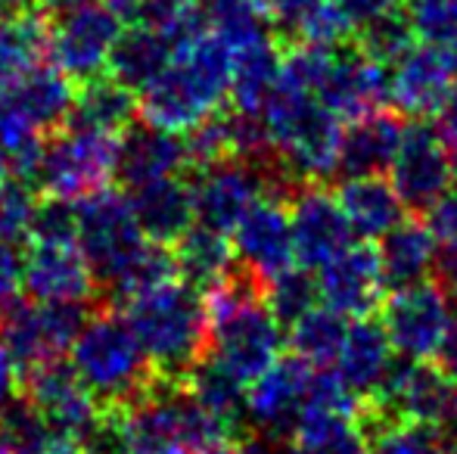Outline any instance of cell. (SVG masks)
I'll list each match as a JSON object with an SVG mask.
<instances>
[{
    "label": "cell",
    "instance_id": "cell-1",
    "mask_svg": "<svg viewBox=\"0 0 457 454\" xmlns=\"http://www.w3.org/2000/svg\"><path fill=\"white\" fill-rule=\"evenodd\" d=\"M230 78L234 50L203 25L178 44L169 66L137 91V115L165 131L187 134L212 112L224 110Z\"/></svg>",
    "mask_w": 457,
    "mask_h": 454
},
{
    "label": "cell",
    "instance_id": "cell-2",
    "mask_svg": "<svg viewBox=\"0 0 457 454\" xmlns=\"http://www.w3.org/2000/svg\"><path fill=\"white\" fill-rule=\"evenodd\" d=\"M268 140L280 171L295 184H324L339 171L343 119L330 112L312 91L277 78L262 106Z\"/></svg>",
    "mask_w": 457,
    "mask_h": 454
},
{
    "label": "cell",
    "instance_id": "cell-3",
    "mask_svg": "<svg viewBox=\"0 0 457 454\" xmlns=\"http://www.w3.org/2000/svg\"><path fill=\"white\" fill-rule=\"evenodd\" d=\"M125 318L162 380L184 383L187 374L209 355L203 293L181 277L125 302Z\"/></svg>",
    "mask_w": 457,
    "mask_h": 454
},
{
    "label": "cell",
    "instance_id": "cell-4",
    "mask_svg": "<svg viewBox=\"0 0 457 454\" xmlns=\"http://www.w3.org/2000/svg\"><path fill=\"white\" fill-rule=\"evenodd\" d=\"M72 367L103 411H125L159 380L121 309L94 311L72 345Z\"/></svg>",
    "mask_w": 457,
    "mask_h": 454
},
{
    "label": "cell",
    "instance_id": "cell-5",
    "mask_svg": "<svg viewBox=\"0 0 457 454\" xmlns=\"http://www.w3.org/2000/svg\"><path fill=\"white\" fill-rule=\"evenodd\" d=\"M119 144L121 134L66 121L44 137L41 169L35 177L37 190H44V196L79 202L109 187V181L119 177Z\"/></svg>",
    "mask_w": 457,
    "mask_h": 454
},
{
    "label": "cell",
    "instance_id": "cell-6",
    "mask_svg": "<svg viewBox=\"0 0 457 454\" xmlns=\"http://www.w3.org/2000/svg\"><path fill=\"white\" fill-rule=\"evenodd\" d=\"M94 315V302H37L16 299L0 315V340L6 343L19 374L72 351Z\"/></svg>",
    "mask_w": 457,
    "mask_h": 454
},
{
    "label": "cell",
    "instance_id": "cell-7",
    "mask_svg": "<svg viewBox=\"0 0 457 454\" xmlns=\"http://www.w3.org/2000/svg\"><path fill=\"white\" fill-rule=\"evenodd\" d=\"M193 200H196V225L230 236L243 215L253 209L265 190H295V184L280 171V165H259L246 159H224L203 171H193Z\"/></svg>",
    "mask_w": 457,
    "mask_h": 454
},
{
    "label": "cell",
    "instance_id": "cell-8",
    "mask_svg": "<svg viewBox=\"0 0 457 454\" xmlns=\"http://www.w3.org/2000/svg\"><path fill=\"white\" fill-rule=\"evenodd\" d=\"M79 215V246L91 265L96 284L106 290L109 280L128 265L134 252L146 243L128 194L103 187L75 202Z\"/></svg>",
    "mask_w": 457,
    "mask_h": 454
},
{
    "label": "cell",
    "instance_id": "cell-9",
    "mask_svg": "<svg viewBox=\"0 0 457 454\" xmlns=\"http://www.w3.org/2000/svg\"><path fill=\"white\" fill-rule=\"evenodd\" d=\"M121 31H125V19L109 4L91 0L85 6H75L50 19V60L75 85H85L106 72Z\"/></svg>",
    "mask_w": 457,
    "mask_h": 454
},
{
    "label": "cell",
    "instance_id": "cell-10",
    "mask_svg": "<svg viewBox=\"0 0 457 454\" xmlns=\"http://www.w3.org/2000/svg\"><path fill=\"white\" fill-rule=\"evenodd\" d=\"M383 327L392 349L411 361L439 358V349L452 330V299L436 280H423L408 290H395L383 299Z\"/></svg>",
    "mask_w": 457,
    "mask_h": 454
},
{
    "label": "cell",
    "instance_id": "cell-11",
    "mask_svg": "<svg viewBox=\"0 0 457 454\" xmlns=\"http://www.w3.org/2000/svg\"><path fill=\"white\" fill-rule=\"evenodd\" d=\"M295 190L271 187L253 202L243 221L237 225L234 255L246 271H253L262 284H271L277 274L295 265L293 219H289V200Z\"/></svg>",
    "mask_w": 457,
    "mask_h": 454
},
{
    "label": "cell",
    "instance_id": "cell-12",
    "mask_svg": "<svg viewBox=\"0 0 457 454\" xmlns=\"http://www.w3.org/2000/svg\"><path fill=\"white\" fill-rule=\"evenodd\" d=\"M314 367L299 355H280L246 392L249 430L268 439H289L308 405Z\"/></svg>",
    "mask_w": 457,
    "mask_h": 454
},
{
    "label": "cell",
    "instance_id": "cell-13",
    "mask_svg": "<svg viewBox=\"0 0 457 454\" xmlns=\"http://www.w3.org/2000/svg\"><path fill=\"white\" fill-rule=\"evenodd\" d=\"M392 187L411 212H427L448 190L454 169L436 125L414 119L404 125V137L392 159Z\"/></svg>",
    "mask_w": 457,
    "mask_h": 454
},
{
    "label": "cell",
    "instance_id": "cell-14",
    "mask_svg": "<svg viewBox=\"0 0 457 454\" xmlns=\"http://www.w3.org/2000/svg\"><path fill=\"white\" fill-rule=\"evenodd\" d=\"M289 219H293L295 261L308 271H318L327 261L352 246V225L339 206L337 194L324 184H302L289 200Z\"/></svg>",
    "mask_w": 457,
    "mask_h": 454
},
{
    "label": "cell",
    "instance_id": "cell-15",
    "mask_svg": "<svg viewBox=\"0 0 457 454\" xmlns=\"http://www.w3.org/2000/svg\"><path fill=\"white\" fill-rule=\"evenodd\" d=\"M22 395L44 414V420L56 433H69V436L79 439L100 420L103 411L100 401L91 395V389L81 383L79 370L62 361V358L25 370Z\"/></svg>",
    "mask_w": 457,
    "mask_h": 454
},
{
    "label": "cell",
    "instance_id": "cell-16",
    "mask_svg": "<svg viewBox=\"0 0 457 454\" xmlns=\"http://www.w3.org/2000/svg\"><path fill=\"white\" fill-rule=\"evenodd\" d=\"M75 91H79V85L54 60L0 75V106L35 125L44 137L69 121L75 106Z\"/></svg>",
    "mask_w": 457,
    "mask_h": 454
},
{
    "label": "cell",
    "instance_id": "cell-17",
    "mask_svg": "<svg viewBox=\"0 0 457 454\" xmlns=\"http://www.w3.org/2000/svg\"><path fill=\"white\" fill-rule=\"evenodd\" d=\"M96 277L72 243H29L22 259V290L37 302H94Z\"/></svg>",
    "mask_w": 457,
    "mask_h": 454
},
{
    "label": "cell",
    "instance_id": "cell-18",
    "mask_svg": "<svg viewBox=\"0 0 457 454\" xmlns=\"http://www.w3.org/2000/svg\"><path fill=\"white\" fill-rule=\"evenodd\" d=\"M318 100L339 119H361L373 110H383L389 100V72L383 62L370 60L355 44L352 47L339 44L318 87Z\"/></svg>",
    "mask_w": 457,
    "mask_h": 454
},
{
    "label": "cell",
    "instance_id": "cell-19",
    "mask_svg": "<svg viewBox=\"0 0 457 454\" xmlns=\"http://www.w3.org/2000/svg\"><path fill=\"white\" fill-rule=\"evenodd\" d=\"M318 290L324 305L345 318H367L383 305L386 280L377 246L358 243L318 268Z\"/></svg>",
    "mask_w": 457,
    "mask_h": 454
},
{
    "label": "cell",
    "instance_id": "cell-20",
    "mask_svg": "<svg viewBox=\"0 0 457 454\" xmlns=\"http://www.w3.org/2000/svg\"><path fill=\"white\" fill-rule=\"evenodd\" d=\"M454 94V69L452 56L439 47H411L389 72V103L411 119H429L439 115L448 97Z\"/></svg>",
    "mask_w": 457,
    "mask_h": 454
},
{
    "label": "cell",
    "instance_id": "cell-21",
    "mask_svg": "<svg viewBox=\"0 0 457 454\" xmlns=\"http://www.w3.org/2000/svg\"><path fill=\"white\" fill-rule=\"evenodd\" d=\"M128 202L146 240L162 243V246H175L196 221L190 175H171L128 187Z\"/></svg>",
    "mask_w": 457,
    "mask_h": 454
},
{
    "label": "cell",
    "instance_id": "cell-22",
    "mask_svg": "<svg viewBox=\"0 0 457 454\" xmlns=\"http://www.w3.org/2000/svg\"><path fill=\"white\" fill-rule=\"evenodd\" d=\"M171 175H190L187 140L150 121H134L119 144V181L125 187H137Z\"/></svg>",
    "mask_w": 457,
    "mask_h": 454
},
{
    "label": "cell",
    "instance_id": "cell-23",
    "mask_svg": "<svg viewBox=\"0 0 457 454\" xmlns=\"http://www.w3.org/2000/svg\"><path fill=\"white\" fill-rule=\"evenodd\" d=\"M439 249H442L439 240L427 227V221H417V219L398 221L377 243L386 290L392 293L408 290V286H417L433 277L436 261H439Z\"/></svg>",
    "mask_w": 457,
    "mask_h": 454
},
{
    "label": "cell",
    "instance_id": "cell-24",
    "mask_svg": "<svg viewBox=\"0 0 457 454\" xmlns=\"http://www.w3.org/2000/svg\"><path fill=\"white\" fill-rule=\"evenodd\" d=\"M392 351L395 349H392V340L379 318H355V324H349L345 330L343 349L337 355V376L352 395L367 399L389 374L392 361H395Z\"/></svg>",
    "mask_w": 457,
    "mask_h": 454
},
{
    "label": "cell",
    "instance_id": "cell-25",
    "mask_svg": "<svg viewBox=\"0 0 457 454\" xmlns=\"http://www.w3.org/2000/svg\"><path fill=\"white\" fill-rule=\"evenodd\" d=\"M404 137V125L395 112L373 110L352 119L343 131V150H339V171L345 177L361 175H383L392 169L398 146Z\"/></svg>",
    "mask_w": 457,
    "mask_h": 454
},
{
    "label": "cell",
    "instance_id": "cell-26",
    "mask_svg": "<svg viewBox=\"0 0 457 454\" xmlns=\"http://www.w3.org/2000/svg\"><path fill=\"white\" fill-rule=\"evenodd\" d=\"M333 194H337L352 230H355L358 236H364V240H379V236L389 234V230L402 221V212H404L402 196H398L395 187L386 184L379 175L345 177Z\"/></svg>",
    "mask_w": 457,
    "mask_h": 454
},
{
    "label": "cell",
    "instance_id": "cell-27",
    "mask_svg": "<svg viewBox=\"0 0 457 454\" xmlns=\"http://www.w3.org/2000/svg\"><path fill=\"white\" fill-rule=\"evenodd\" d=\"M289 442V454H370L358 414L330 408H305Z\"/></svg>",
    "mask_w": 457,
    "mask_h": 454
},
{
    "label": "cell",
    "instance_id": "cell-28",
    "mask_svg": "<svg viewBox=\"0 0 457 454\" xmlns=\"http://www.w3.org/2000/svg\"><path fill=\"white\" fill-rule=\"evenodd\" d=\"M137 119V97L109 72L79 85L69 121L106 134H125Z\"/></svg>",
    "mask_w": 457,
    "mask_h": 454
},
{
    "label": "cell",
    "instance_id": "cell-29",
    "mask_svg": "<svg viewBox=\"0 0 457 454\" xmlns=\"http://www.w3.org/2000/svg\"><path fill=\"white\" fill-rule=\"evenodd\" d=\"M283 54L277 37H262L234 50V78H230V103L243 112H262L268 94L280 78Z\"/></svg>",
    "mask_w": 457,
    "mask_h": 454
},
{
    "label": "cell",
    "instance_id": "cell-30",
    "mask_svg": "<svg viewBox=\"0 0 457 454\" xmlns=\"http://www.w3.org/2000/svg\"><path fill=\"white\" fill-rule=\"evenodd\" d=\"M184 386L203 408H209L212 414H218L221 420L234 424L237 430L249 433L246 380H240V376H237L228 364L218 361L215 355H205L203 361L187 374Z\"/></svg>",
    "mask_w": 457,
    "mask_h": 454
},
{
    "label": "cell",
    "instance_id": "cell-31",
    "mask_svg": "<svg viewBox=\"0 0 457 454\" xmlns=\"http://www.w3.org/2000/svg\"><path fill=\"white\" fill-rule=\"evenodd\" d=\"M175 255H178L181 280L196 286L199 293H205L209 286H215L218 280H224L237 265L234 246H230L228 236L203 225L190 227L181 240L175 243Z\"/></svg>",
    "mask_w": 457,
    "mask_h": 454
},
{
    "label": "cell",
    "instance_id": "cell-32",
    "mask_svg": "<svg viewBox=\"0 0 457 454\" xmlns=\"http://www.w3.org/2000/svg\"><path fill=\"white\" fill-rule=\"evenodd\" d=\"M50 60V16L35 4L0 22V75Z\"/></svg>",
    "mask_w": 457,
    "mask_h": 454
},
{
    "label": "cell",
    "instance_id": "cell-33",
    "mask_svg": "<svg viewBox=\"0 0 457 454\" xmlns=\"http://www.w3.org/2000/svg\"><path fill=\"white\" fill-rule=\"evenodd\" d=\"M181 271H178V255L175 246H162V243L146 240L137 252L128 259V265L109 280L106 296L112 302V309H121L125 302H131L134 296L146 290H156V286L169 284V280H178Z\"/></svg>",
    "mask_w": 457,
    "mask_h": 454
},
{
    "label": "cell",
    "instance_id": "cell-34",
    "mask_svg": "<svg viewBox=\"0 0 457 454\" xmlns=\"http://www.w3.org/2000/svg\"><path fill=\"white\" fill-rule=\"evenodd\" d=\"M196 10L205 29L221 37L230 50L271 35V19L262 0H199Z\"/></svg>",
    "mask_w": 457,
    "mask_h": 454
},
{
    "label": "cell",
    "instance_id": "cell-35",
    "mask_svg": "<svg viewBox=\"0 0 457 454\" xmlns=\"http://www.w3.org/2000/svg\"><path fill=\"white\" fill-rule=\"evenodd\" d=\"M345 330H349L345 315L333 311L330 305H324V309L314 305L299 321L289 324V349L302 361L312 364V367H327V364L337 361L345 340Z\"/></svg>",
    "mask_w": 457,
    "mask_h": 454
},
{
    "label": "cell",
    "instance_id": "cell-36",
    "mask_svg": "<svg viewBox=\"0 0 457 454\" xmlns=\"http://www.w3.org/2000/svg\"><path fill=\"white\" fill-rule=\"evenodd\" d=\"M41 156L44 134L6 106H0V181L16 177V181L35 184Z\"/></svg>",
    "mask_w": 457,
    "mask_h": 454
},
{
    "label": "cell",
    "instance_id": "cell-37",
    "mask_svg": "<svg viewBox=\"0 0 457 454\" xmlns=\"http://www.w3.org/2000/svg\"><path fill=\"white\" fill-rule=\"evenodd\" d=\"M414 29H411V19L404 12V6L386 12V16L373 19L370 25H364L361 31H355L352 44H355L361 54H367L370 60L383 62V66H392L398 62L411 47H414Z\"/></svg>",
    "mask_w": 457,
    "mask_h": 454
},
{
    "label": "cell",
    "instance_id": "cell-38",
    "mask_svg": "<svg viewBox=\"0 0 457 454\" xmlns=\"http://www.w3.org/2000/svg\"><path fill=\"white\" fill-rule=\"evenodd\" d=\"M54 433L44 414L25 395H19L0 414V454H41Z\"/></svg>",
    "mask_w": 457,
    "mask_h": 454
},
{
    "label": "cell",
    "instance_id": "cell-39",
    "mask_svg": "<svg viewBox=\"0 0 457 454\" xmlns=\"http://www.w3.org/2000/svg\"><path fill=\"white\" fill-rule=\"evenodd\" d=\"M320 299L318 277L308 268H287L283 274H277L271 284L265 286V302L268 309L277 315V321L283 327L299 321L305 311H312Z\"/></svg>",
    "mask_w": 457,
    "mask_h": 454
},
{
    "label": "cell",
    "instance_id": "cell-40",
    "mask_svg": "<svg viewBox=\"0 0 457 454\" xmlns=\"http://www.w3.org/2000/svg\"><path fill=\"white\" fill-rule=\"evenodd\" d=\"M37 194L35 184L6 177L0 181V240L6 243H29L31 221L37 212Z\"/></svg>",
    "mask_w": 457,
    "mask_h": 454
},
{
    "label": "cell",
    "instance_id": "cell-41",
    "mask_svg": "<svg viewBox=\"0 0 457 454\" xmlns=\"http://www.w3.org/2000/svg\"><path fill=\"white\" fill-rule=\"evenodd\" d=\"M404 12L417 41L439 50L457 44V0H408Z\"/></svg>",
    "mask_w": 457,
    "mask_h": 454
},
{
    "label": "cell",
    "instance_id": "cell-42",
    "mask_svg": "<svg viewBox=\"0 0 457 454\" xmlns=\"http://www.w3.org/2000/svg\"><path fill=\"white\" fill-rule=\"evenodd\" d=\"M370 454H452L439 430L417 424H398L379 433L370 442Z\"/></svg>",
    "mask_w": 457,
    "mask_h": 454
},
{
    "label": "cell",
    "instance_id": "cell-43",
    "mask_svg": "<svg viewBox=\"0 0 457 454\" xmlns=\"http://www.w3.org/2000/svg\"><path fill=\"white\" fill-rule=\"evenodd\" d=\"M79 240V215L72 200L44 196L37 202L35 221H31L29 243H72Z\"/></svg>",
    "mask_w": 457,
    "mask_h": 454
},
{
    "label": "cell",
    "instance_id": "cell-44",
    "mask_svg": "<svg viewBox=\"0 0 457 454\" xmlns=\"http://www.w3.org/2000/svg\"><path fill=\"white\" fill-rule=\"evenodd\" d=\"M320 0H262L268 19H271V29L277 31V41L293 44L299 35L302 22H305L308 12L318 6Z\"/></svg>",
    "mask_w": 457,
    "mask_h": 454
},
{
    "label": "cell",
    "instance_id": "cell-45",
    "mask_svg": "<svg viewBox=\"0 0 457 454\" xmlns=\"http://www.w3.org/2000/svg\"><path fill=\"white\" fill-rule=\"evenodd\" d=\"M427 227L439 240V246L457 249V187H448L433 206L427 209Z\"/></svg>",
    "mask_w": 457,
    "mask_h": 454
},
{
    "label": "cell",
    "instance_id": "cell-46",
    "mask_svg": "<svg viewBox=\"0 0 457 454\" xmlns=\"http://www.w3.org/2000/svg\"><path fill=\"white\" fill-rule=\"evenodd\" d=\"M22 290V255L16 243L0 240V315L19 299Z\"/></svg>",
    "mask_w": 457,
    "mask_h": 454
},
{
    "label": "cell",
    "instance_id": "cell-47",
    "mask_svg": "<svg viewBox=\"0 0 457 454\" xmlns=\"http://www.w3.org/2000/svg\"><path fill=\"white\" fill-rule=\"evenodd\" d=\"M333 4L339 6V12H343L345 22H349V29H352V37H355V31H361L364 25L373 22V19L398 10L402 0H333Z\"/></svg>",
    "mask_w": 457,
    "mask_h": 454
},
{
    "label": "cell",
    "instance_id": "cell-48",
    "mask_svg": "<svg viewBox=\"0 0 457 454\" xmlns=\"http://www.w3.org/2000/svg\"><path fill=\"white\" fill-rule=\"evenodd\" d=\"M196 4L199 0H140V12L134 22H175Z\"/></svg>",
    "mask_w": 457,
    "mask_h": 454
},
{
    "label": "cell",
    "instance_id": "cell-49",
    "mask_svg": "<svg viewBox=\"0 0 457 454\" xmlns=\"http://www.w3.org/2000/svg\"><path fill=\"white\" fill-rule=\"evenodd\" d=\"M19 395H22V374H19L6 343L0 340V414H4Z\"/></svg>",
    "mask_w": 457,
    "mask_h": 454
},
{
    "label": "cell",
    "instance_id": "cell-50",
    "mask_svg": "<svg viewBox=\"0 0 457 454\" xmlns=\"http://www.w3.org/2000/svg\"><path fill=\"white\" fill-rule=\"evenodd\" d=\"M436 131H439L442 144H445L448 159H452V169L457 175V94H452L448 103L442 106L439 115H436Z\"/></svg>",
    "mask_w": 457,
    "mask_h": 454
},
{
    "label": "cell",
    "instance_id": "cell-51",
    "mask_svg": "<svg viewBox=\"0 0 457 454\" xmlns=\"http://www.w3.org/2000/svg\"><path fill=\"white\" fill-rule=\"evenodd\" d=\"M433 280L448 293V296L457 299V249H439V261H436Z\"/></svg>",
    "mask_w": 457,
    "mask_h": 454
},
{
    "label": "cell",
    "instance_id": "cell-52",
    "mask_svg": "<svg viewBox=\"0 0 457 454\" xmlns=\"http://www.w3.org/2000/svg\"><path fill=\"white\" fill-rule=\"evenodd\" d=\"M41 454H87L85 442L79 436H69V433H54L50 442L44 445Z\"/></svg>",
    "mask_w": 457,
    "mask_h": 454
},
{
    "label": "cell",
    "instance_id": "cell-53",
    "mask_svg": "<svg viewBox=\"0 0 457 454\" xmlns=\"http://www.w3.org/2000/svg\"><path fill=\"white\" fill-rule=\"evenodd\" d=\"M439 367L457 383V321L452 324V330H448L445 343L439 349Z\"/></svg>",
    "mask_w": 457,
    "mask_h": 454
},
{
    "label": "cell",
    "instance_id": "cell-54",
    "mask_svg": "<svg viewBox=\"0 0 457 454\" xmlns=\"http://www.w3.org/2000/svg\"><path fill=\"white\" fill-rule=\"evenodd\" d=\"M230 454H287L280 449V442L277 439H268V436H259V439H243L240 445H237Z\"/></svg>",
    "mask_w": 457,
    "mask_h": 454
},
{
    "label": "cell",
    "instance_id": "cell-55",
    "mask_svg": "<svg viewBox=\"0 0 457 454\" xmlns=\"http://www.w3.org/2000/svg\"><path fill=\"white\" fill-rule=\"evenodd\" d=\"M31 4H35L41 12H47L50 19H54V16H60V12L75 10V6H85V4H91V0H31Z\"/></svg>",
    "mask_w": 457,
    "mask_h": 454
},
{
    "label": "cell",
    "instance_id": "cell-56",
    "mask_svg": "<svg viewBox=\"0 0 457 454\" xmlns=\"http://www.w3.org/2000/svg\"><path fill=\"white\" fill-rule=\"evenodd\" d=\"M103 4H109L121 19H128V22H134L140 12V0H103Z\"/></svg>",
    "mask_w": 457,
    "mask_h": 454
},
{
    "label": "cell",
    "instance_id": "cell-57",
    "mask_svg": "<svg viewBox=\"0 0 457 454\" xmlns=\"http://www.w3.org/2000/svg\"><path fill=\"white\" fill-rule=\"evenodd\" d=\"M445 442H448V449H452V454H457V420H454V426L445 433Z\"/></svg>",
    "mask_w": 457,
    "mask_h": 454
},
{
    "label": "cell",
    "instance_id": "cell-58",
    "mask_svg": "<svg viewBox=\"0 0 457 454\" xmlns=\"http://www.w3.org/2000/svg\"><path fill=\"white\" fill-rule=\"evenodd\" d=\"M452 69H454V78H457V44L452 47Z\"/></svg>",
    "mask_w": 457,
    "mask_h": 454
},
{
    "label": "cell",
    "instance_id": "cell-59",
    "mask_svg": "<svg viewBox=\"0 0 457 454\" xmlns=\"http://www.w3.org/2000/svg\"><path fill=\"white\" fill-rule=\"evenodd\" d=\"M162 454H187V451H162Z\"/></svg>",
    "mask_w": 457,
    "mask_h": 454
}]
</instances>
